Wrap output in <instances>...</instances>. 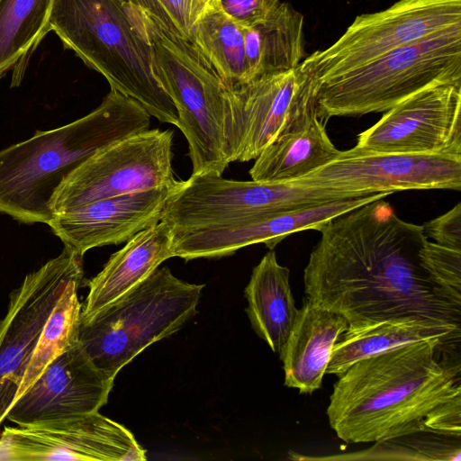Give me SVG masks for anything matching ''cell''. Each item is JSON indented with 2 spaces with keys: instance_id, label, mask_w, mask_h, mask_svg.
I'll return each instance as SVG.
<instances>
[{
  "instance_id": "obj_12",
  "label": "cell",
  "mask_w": 461,
  "mask_h": 461,
  "mask_svg": "<svg viewBox=\"0 0 461 461\" xmlns=\"http://www.w3.org/2000/svg\"><path fill=\"white\" fill-rule=\"evenodd\" d=\"M81 276L83 257L64 246L10 294L0 322V424L15 400L48 317L69 281Z\"/></svg>"
},
{
  "instance_id": "obj_11",
  "label": "cell",
  "mask_w": 461,
  "mask_h": 461,
  "mask_svg": "<svg viewBox=\"0 0 461 461\" xmlns=\"http://www.w3.org/2000/svg\"><path fill=\"white\" fill-rule=\"evenodd\" d=\"M172 140L171 131L147 130L97 151L59 187L52 200L53 213L103 198L175 184Z\"/></svg>"
},
{
  "instance_id": "obj_22",
  "label": "cell",
  "mask_w": 461,
  "mask_h": 461,
  "mask_svg": "<svg viewBox=\"0 0 461 461\" xmlns=\"http://www.w3.org/2000/svg\"><path fill=\"white\" fill-rule=\"evenodd\" d=\"M289 276V269L277 262L270 249L253 268L244 291L252 328L277 354L282 352L298 313Z\"/></svg>"
},
{
  "instance_id": "obj_5",
  "label": "cell",
  "mask_w": 461,
  "mask_h": 461,
  "mask_svg": "<svg viewBox=\"0 0 461 461\" xmlns=\"http://www.w3.org/2000/svg\"><path fill=\"white\" fill-rule=\"evenodd\" d=\"M461 83V23L402 46L316 84L318 117L360 116L389 110L437 84Z\"/></svg>"
},
{
  "instance_id": "obj_30",
  "label": "cell",
  "mask_w": 461,
  "mask_h": 461,
  "mask_svg": "<svg viewBox=\"0 0 461 461\" xmlns=\"http://www.w3.org/2000/svg\"><path fill=\"white\" fill-rule=\"evenodd\" d=\"M154 16L166 28L190 41L191 25L184 0H123Z\"/></svg>"
},
{
  "instance_id": "obj_32",
  "label": "cell",
  "mask_w": 461,
  "mask_h": 461,
  "mask_svg": "<svg viewBox=\"0 0 461 461\" xmlns=\"http://www.w3.org/2000/svg\"><path fill=\"white\" fill-rule=\"evenodd\" d=\"M424 426L438 433L461 437V394L431 410L424 419Z\"/></svg>"
},
{
  "instance_id": "obj_26",
  "label": "cell",
  "mask_w": 461,
  "mask_h": 461,
  "mask_svg": "<svg viewBox=\"0 0 461 461\" xmlns=\"http://www.w3.org/2000/svg\"><path fill=\"white\" fill-rule=\"evenodd\" d=\"M190 41L227 87L249 81L243 26L221 8L206 13L193 25Z\"/></svg>"
},
{
  "instance_id": "obj_27",
  "label": "cell",
  "mask_w": 461,
  "mask_h": 461,
  "mask_svg": "<svg viewBox=\"0 0 461 461\" xmlns=\"http://www.w3.org/2000/svg\"><path fill=\"white\" fill-rule=\"evenodd\" d=\"M83 277L69 281L48 317L15 400L32 385L55 357L78 340L82 304L78 300L77 291L83 283Z\"/></svg>"
},
{
  "instance_id": "obj_3",
  "label": "cell",
  "mask_w": 461,
  "mask_h": 461,
  "mask_svg": "<svg viewBox=\"0 0 461 461\" xmlns=\"http://www.w3.org/2000/svg\"><path fill=\"white\" fill-rule=\"evenodd\" d=\"M150 114L111 89L87 115L0 150V213L23 223H47L68 176L107 146L149 130Z\"/></svg>"
},
{
  "instance_id": "obj_23",
  "label": "cell",
  "mask_w": 461,
  "mask_h": 461,
  "mask_svg": "<svg viewBox=\"0 0 461 461\" xmlns=\"http://www.w3.org/2000/svg\"><path fill=\"white\" fill-rule=\"evenodd\" d=\"M460 327L421 320L384 321L348 329L334 345L326 374L341 375L353 364L414 342L440 339L447 346L460 340Z\"/></svg>"
},
{
  "instance_id": "obj_18",
  "label": "cell",
  "mask_w": 461,
  "mask_h": 461,
  "mask_svg": "<svg viewBox=\"0 0 461 461\" xmlns=\"http://www.w3.org/2000/svg\"><path fill=\"white\" fill-rule=\"evenodd\" d=\"M176 184L99 199L54 214L48 225L64 246L83 257L95 247L127 242L159 222Z\"/></svg>"
},
{
  "instance_id": "obj_2",
  "label": "cell",
  "mask_w": 461,
  "mask_h": 461,
  "mask_svg": "<svg viewBox=\"0 0 461 461\" xmlns=\"http://www.w3.org/2000/svg\"><path fill=\"white\" fill-rule=\"evenodd\" d=\"M440 339L414 342L353 364L334 384L327 416L347 443L428 429L427 414L461 394L460 364L438 358Z\"/></svg>"
},
{
  "instance_id": "obj_20",
  "label": "cell",
  "mask_w": 461,
  "mask_h": 461,
  "mask_svg": "<svg viewBox=\"0 0 461 461\" xmlns=\"http://www.w3.org/2000/svg\"><path fill=\"white\" fill-rule=\"evenodd\" d=\"M348 328L343 316L306 298L279 354L285 384L300 393H312L320 389L332 348Z\"/></svg>"
},
{
  "instance_id": "obj_24",
  "label": "cell",
  "mask_w": 461,
  "mask_h": 461,
  "mask_svg": "<svg viewBox=\"0 0 461 461\" xmlns=\"http://www.w3.org/2000/svg\"><path fill=\"white\" fill-rule=\"evenodd\" d=\"M243 33L249 81L294 68L304 59L303 15L288 3L243 26Z\"/></svg>"
},
{
  "instance_id": "obj_21",
  "label": "cell",
  "mask_w": 461,
  "mask_h": 461,
  "mask_svg": "<svg viewBox=\"0 0 461 461\" xmlns=\"http://www.w3.org/2000/svg\"><path fill=\"white\" fill-rule=\"evenodd\" d=\"M339 152L317 115L315 104L259 154L249 175L258 182L298 179L328 164Z\"/></svg>"
},
{
  "instance_id": "obj_33",
  "label": "cell",
  "mask_w": 461,
  "mask_h": 461,
  "mask_svg": "<svg viewBox=\"0 0 461 461\" xmlns=\"http://www.w3.org/2000/svg\"><path fill=\"white\" fill-rule=\"evenodd\" d=\"M279 0H220L221 9L242 26L263 19Z\"/></svg>"
},
{
  "instance_id": "obj_6",
  "label": "cell",
  "mask_w": 461,
  "mask_h": 461,
  "mask_svg": "<svg viewBox=\"0 0 461 461\" xmlns=\"http://www.w3.org/2000/svg\"><path fill=\"white\" fill-rule=\"evenodd\" d=\"M132 9L150 46L154 75L176 108V127L188 143L192 175L221 176L230 164L223 137L226 86L192 41L146 11Z\"/></svg>"
},
{
  "instance_id": "obj_28",
  "label": "cell",
  "mask_w": 461,
  "mask_h": 461,
  "mask_svg": "<svg viewBox=\"0 0 461 461\" xmlns=\"http://www.w3.org/2000/svg\"><path fill=\"white\" fill-rule=\"evenodd\" d=\"M460 447V437L425 429L375 442L368 449L347 455L300 459L459 461Z\"/></svg>"
},
{
  "instance_id": "obj_7",
  "label": "cell",
  "mask_w": 461,
  "mask_h": 461,
  "mask_svg": "<svg viewBox=\"0 0 461 461\" xmlns=\"http://www.w3.org/2000/svg\"><path fill=\"white\" fill-rule=\"evenodd\" d=\"M204 285L176 277L164 267L86 321L78 340L94 364L115 378L152 343L171 336L197 313Z\"/></svg>"
},
{
  "instance_id": "obj_31",
  "label": "cell",
  "mask_w": 461,
  "mask_h": 461,
  "mask_svg": "<svg viewBox=\"0 0 461 461\" xmlns=\"http://www.w3.org/2000/svg\"><path fill=\"white\" fill-rule=\"evenodd\" d=\"M427 237L432 238L435 243L452 249L461 250V203L442 215L434 218L423 225Z\"/></svg>"
},
{
  "instance_id": "obj_17",
  "label": "cell",
  "mask_w": 461,
  "mask_h": 461,
  "mask_svg": "<svg viewBox=\"0 0 461 461\" xmlns=\"http://www.w3.org/2000/svg\"><path fill=\"white\" fill-rule=\"evenodd\" d=\"M374 200L373 194L344 198L265 217L172 230L173 254L188 261L230 256L240 249L257 243H264L273 249L291 234L305 230L320 231L331 219Z\"/></svg>"
},
{
  "instance_id": "obj_34",
  "label": "cell",
  "mask_w": 461,
  "mask_h": 461,
  "mask_svg": "<svg viewBox=\"0 0 461 461\" xmlns=\"http://www.w3.org/2000/svg\"><path fill=\"white\" fill-rule=\"evenodd\" d=\"M191 27L206 13L221 8L220 0H184Z\"/></svg>"
},
{
  "instance_id": "obj_1",
  "label": "cell",
  "mask_w": 461,
  "mask_h": 461,
  "mask_svg": "<svg viewBox=\"0 0 461 461\" xmlns=\"http://www.w3.org/2000/svg\"><path fill=\"white\" fill-rule=\"evenodd\" d=\"M304 268L306 298L343 316L348 329L421 320L460 327L450 302L422 267V225L375 200L329 221Z\"/></svg>"
},
{
  "instance_id": "obj_29",
  "label": "cell",
  "mask_w": 461,
  "mask_h": 461,
  "mask_svg": "<svg viewBox=\"0 0 461 461\" xmlns=\"http://www.w3.org/2000/svg\"><path fill=\"white\" fill-rule=\"evenodd\" d=\"M419 258L432 282L450 302L461 307V250L427 240Z\"/></svg>"
},
{
  "instance_id": "obj_4",
  "label": "cell",
  "mask_w": 461,
  "mask_h": 461,
  "mask_svg": "<svg viewBox=\"0 0 461 461\" xmlns=\"http://www.w3.org/2000/svg\"><path fill=\"white\" fill-rule=\"evenodd\" d=\"M50 31L111 89L136 100L150 116L177 126L176 108L154 75L150 46L123 0H54Z\"/></svg>"
},
{
  "instance_id": "obj_19",
  "label": "cell",
  "mask_w": 461,
  "mask_h": 461,
  "mask_svg": "<svg viewBox=\"0 0 461 461\" xmlns=\"http://www.w3.org/2000/svg\"><path fill=\"white\" fill-rule=\"evenodd\" d=\"M174 233L160 221L131 237L113 253L103 269L86 285L89 288L80 321L116 301L149 276L165 260L173 258Z\"/></svg>"
},
{
  "instance_id": "obj_8",
  "label": "cell",
  "mask_w": 461,
  "mask_h": 461,
  "mask_svg": "<svg viewBox=\"0 0 461 461\" xmlns=\"http://www.w3.org/2000/svg\"><path fill=\"white\" fill-rule=\"evenodd\" d=\"M370 195V194H369ZM357 195L290 182L225 179L205 173L176 181L161 216L172 230L265 217Z\"/></svg>"
},
{
  "instance_id": "obj_13",
  "label": "cell",
  "mask_w": 461,
  "mask_h": 461,
  "mask_svg": "<svg viewBox=\"0 0 461 461\" xmlns=\"http://www.w3.org/2000/svg\"><path fill=\"white\" fill-rule=\"evenodd\" d=\"M358 195L406 190L461 189V156L339 150L328 164L291 181Z\"/></svg>"
},
{
  "instance_id": "obj_10",
  "label": "cell",
  "mask_w": 461,
  "mask_h": 461,
  "mask_svg": "<svg viewBox=\"0 0 461 461\" xmlns=\"http://www.w3.org/2000/svg\"><path fill=\"white\" fill-rule=\"evenodd\" d=\"M315 86V81L300 65L237 86H226L223 137L229 163L256 159L316 104Z\"/></svg>"
},
{
  "instance_id": "obj_9",
  "label": "cell",
  "mask_w": 461,
  "mask_h": 461,
  "mask_svg": "<svg viewBox=\"0 0 461 461\" xmlns=\"http://www.w3.org/2000/svg\"><path fill=\"white\" fill-rule=\"evenodd\" d=\"M457 23L461 0H399L357 16L334 43L304 58L300 67L317 84Z\"/></svg>"
},
{
  "instance_id": "obj_14",
  "label": "cell",
  "mask_w": 461,
  "mask_h": 461,
  "mask_svg": "<svg viewBox=\"0 0 461 461\" xmlns=\"http://www.w3.org/2000/svg\"><path fill=\"white\" fill-rule=\"evenodd\" d=\"M146 459L133 434L98 411L5 427L0 435V461Z\"/></svg>"
},
{
  "instance_id": "obj_16",
  "label": "cell",
  "mask_w": 461,
  "mask_h": 461,
  "mask_svg": "<svg viewBox=\"0 0 461 461\" xmlns=\"http://www.w3.org/2000/svg\"><path fill=\"white\" fill-rule=\"evenodd\" d=\"M113 381L94 364L77 340L14 402L5 419L28 426L98 411L106 404Z\"/></svg>"
},
{
  "instance_id": "obj_15",
  "label": "cell",
  "mask_w": 461,
  "mask_h": 461,
  "mask_svg": "<svg viewBox=\"0 0 461 461\" xmlns=\"http://www.w3.org/2000/svg\"><path fill=\"white\" fill-rule=\"evenodd\" d=\"M355 147L461 156V83L437 84L406 98L359 133Z\"/></svg>"
},
{
  "instance_id": "obj_25",
  "label": "cell",
  "mask_w": 461,
  "mask_h": 461,
  "mask_svg": "<svg viewBox=\"0 0 461 461\" xmlns=\"http://www.w3.org/2000/svg\"><path fill=\"white\" fill-rule=\"evenodd\" d=\"M54 0H0V79L12 72L18 86L30 59L50 32Z\"/></svg>"
}]
</instances>
